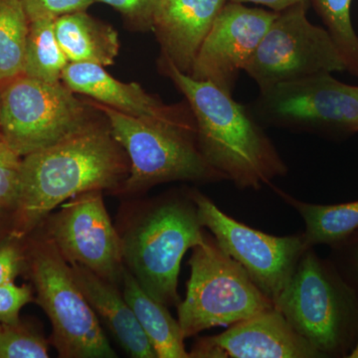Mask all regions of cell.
<instances>
[{"label": "cell", "mask_w": 358, "mask_h": 358, "mask_svg": "<svg viewBox=\"0 0 358 358\" xmlns=\"http://www.w3.org/2000/svg\"><path fill=\"white\" fill-rule=\"evenodd\" d=\"M129 173L128 155L108 122L98 120L21 160L11 235L34 232L59 205L92 190H119Z\"/></svg>", "instance_id": "6da1fadb"}, {"label": "cell", "mask_w": 358, "mask_h": 358, "mask_svg": "<svg viewBox=\"0 0 358 358\" xmlns=\"http://www.w3.org/2000/svg\"><path fill=\"white\" fill-rule=\"evenodd\" d=\"M162 73L185 96L200 152L224 179L259 189L288 171L277 148L243 105L209 82L199 81L159 61Z\"/></svg>", "instance_id": "7a4b0ae2"}, {"label": "cell", "mask_w": 358, "mask_h": 358, "mask_svg": "<svg viewBox=\"0 0 358 358\" xmlns=\"http://www.w3.org/2000/svg\"><path fill=\"white\" fill-rule=\"evenodd\" d=\"M95 106L128 155L129 173L121 188L124 194H136L171 181L224 179L200 152L190 109L169 119H143L102 103Z\"/></svg>", "instance_id": "3957f363"}, {"label": "cell", "mask_w": 358, "mask_h": 358, "mask_svg": "<svg viewBox=\"0 0 358 358\" xmlns=\"http://www.w3.org/2000/svg\"><path fill=\"white\" fill-rule=\"evenodd\" d=\"M275 308L324 357H348L358 341V296L333 264L308 249Z\"/></svg>", "instance_id": "277c9868"}, {"label": "cell", "mask_w": 358, "mask_h": 358, "mask_svg": "<svg viewBox=\"0 0 358 358\" xmlns=\"http://www.w3.org/2000/svg\"><path fill=\"white\" fill-rule=\"evenodd\" d=\"M203 226L189 199L159 200L136 216L121 235L127 268L155 300L178 306L180 263L186 252L202 243Z\"/></svg>", "instance_id": "5b68a950"}, {"label": "cell", "mask_w": 358, "mask_h": 358, "mask_svg": "<svg viewBox=\"0 0 358 358\" xmlns=\"http://www.w3.org/2000/svg\"><path fill=\"white\" fill-rule=\"evenodd\" d=\"M26 270L34 301L52 326L51 343L63 358H114L100 320L78 287L70 264L39 230L25 237Z\"/></svg>", "instance_id": "8992f818"}, {"label": "cell", "mask_w": 358, "mask_h": 358, "mask_svg": "<svg viewBox=\"0 0 358 358\" xmlns=\"http://www.w3.org/2000/svg\"><path fill=\"white\" fill-rule=\"evenodd\" d=\"M185 301L178 303V322L185 338L205 329L232 326L275 307L246 270L205 236L193 247Z\"/></svg>", "instance_id": "52a82bcc"}, {"label": "cell", "mask_w": 358, "mask_h": 358, "mask_svg": "<svg viewBox=\"0 0 358 358\" xmlns=\"http://www.w3.org/2000/svg\"><path fill=\"white\" fill-rule=\"evenodd\" d=\"M96 121L62 81L20 74L0 83V133L21 157L64 140Z\"/></svg>", "instance_id": "ba28073f"}, {"label": "cell", "mask_w": 358, "mask_h": 358, "mask_svg": "<svg viewBox=\"0 0 358 358\" xmlns=\"http://www.w3.org/2000/svg\"><path fill=\"white\" fill-rule=\"evenodd\" d=\"M306 6L279 11L245 68L260 90L303 78L345 71L324 27L308 20Z\"/></svg>", "instance_id": "9c48e42d"}, {"label": "cell", "mask_w": 358, "mask_h": 358, "mask_svg": "<svg viewBox=\"0 0 358 358\" xmlns=\"http://www.w3.org/2000/svg\"><path fill=\"white\" fill-rule=\"evenodd\" d=\"M256 109L275 126L334 136L358 134V86L339 81L333 73L260 90Z\"/></svg>", "instance_id": "30bf717a"}, {"label": "cell", "mask_w": 358, "mask_h": 358, "mask_svg": "<svg viewBox=\"0 0 358 358\" xmlns=\"http://www.w3.org/2000/svg\"><path fill=\"white\" fill-rule=\"evenodd\" d=\"M190 197L201 225L210 230L218 246L246 270L275 305L308 250L303 235L267 234L230 217L197 190L190 192Z\"/></svg>", "instance_id": "8fae6325"}, {"label": "cell", "mask_w": 358, "mask_h": 358, "mask_svg": "<svg viewBox=\"0 0 358 358\" xmlns=\"http://www.w3.org/2000/svg\"><path fill=\"white\" fill-rule=\"evenodd\" d=\"M49 214L36 230L49 238L70 265L89 268L115 286L122 284V238L110 220L102 190L81 193Z\"/></svg>", "instance_id": "7c38bea8"}, {"label": "cell", "mask_w": 358, "mask_h": 358, "mask_svg": "<svg viewBox=\"0 0 358 358\" xmlns=\"http://www.w3.org/2000/svg\"><path fill=\"white\" fill-rule=\"evenodd\" d=\"M277 13L228 1L200 47L189 76L232 94Z\"/></svg>", "instance_id": "4fadbf2b"}, {"label": "cell", "mask_w": 358, "mask_h": 358, "mask_svg": "<svg viewBox=\"0 0 358 358\" xmlns=\"http://www.w3.org/2000/svg\"><path fill=\"white\" fill-rule=\"evenodd\" d=\"M190 357L195 358H317L324 357L294 331L274 307L232 324L228 331L200 338Z\"/></svg>", "instance_id": "5bb4252c"}, {"label": "cell", "mask_w": 358, "mask_h": 358, "mask_svg": "<svg viewBox=\"0 0 358 358\" xmlns=\"http://www.w3.org/2000/svg\"><path fill=\"white\" fill-rule=\"evenodd\" d=\"M228 0H159L152 31L160 49V61L189 74L200 47Z\"/></svg>", "instance_id": "9a60e30c"}, {"label": "cell", "mask_w": 358, "mask_h": 358, "mask_svg": "<svg viewBox=\"0 0 358 358\" xmlns=\"http://www.w3.org/2000/svg\"><path fill=\"white\" fill-rule=\"evenodd\" d=\"M63 82L75 94L93 99L124 114L143 119H169L185 108L166 106L150 95L138 83L115 79L103 66L91 63H69L62 74Z\"/></svg>", "instance_id": "2e32d148"}, {"label": "cell", "mask_w": 358, "mask_h": 358, "mask_svg": "<svg viewBox=\"0 0 358 358\" xmlns=\"http://www.w3.org/2000/svg\"><path fill=\"white\" fill-rule=\"evenodd\" d=\"M73 277L99 320L124 352L134 358H157L131 306L112 284L84 266L70 265Z\"/></svg>", "instance_id": "e0dca14e"}, {"label": "cell", "mask_w": 358, "mask_h": 358, "mask_svg": "<svg viewBox=\"0 0 358 358\" xmlns=\"http://www.w3.org/2000/svg\"><path fill=\"white\" fill-rule=\"evenodd\" d=\"M55 32L69 63H91L107 67L114 64L119 54L117 32L87 11L57 18Z\"/></svg>", "instance_id": "ac0fdd59"}, {"label": "cell", "mask_w": 358, "mask_h": 358, "mask_svg": "<svg viewBox=\"0 0 358 358\" xmlns=\"http://www.w3.org/2000/svg\"><path fill=\"white\" fill-rule=\"evenodd\" d=\"M122 294L131 306L157 358H189L178 320L167 307L141 286L128 268L122 275Z\"/></svg>", "instance_id": "d6986e66"}, {"label": "cell", "mask_w": 358, "mask_h": 358, "mask_svg": "<svg viewBox=\"0 0 358 358\" xmlns=\"http://www.w3.org/2000/svg\"><path fill=\"white\" fill-rule=\"evenodd\" d=\"M306 224L303 236L308 249L315 245L336 246L358 232V200L341 204H313L284 194Z\"/></svg>", "instance_id": "ffe728a7"}, {"label": "cell", "mask_w": 358, "mask_h": 358, "mask_svg": "<svg viewBox=\"0 0 358 358\" xmlns=\"http://www.w3.org/2000/svg\"><path fill=\"white\" fill-rule=\"evenodd\" d=\"M68 64L69 60L56 36L55 20L31 21L22 74L40 81L56 83L62 79Z\"/></svg>", "instance_id": "44dd1931"}, {"label": "cell", "mask_w": 358, "mask_h": 358, "mask_svg": "<svg viewBox=\"0 0 358 358\" xmlns=\"http://www.w3.org/2000/svg\"><path fill=\"white\" fill-rule=\"evenodd\" d=\"M29 26L20 0H0V83L22 74Z\"/></svg>", "instance_id": "7402d4cb"}, {"label": "cell", "mask_w": 358, "mask_h": 358, "mask_svg": "<svg viewBox=\"0 0 358 358\" xmlns=\"http://www.w3.org/2000/svg\"><path fill=\"white\" fill-rule=\"evenodd\" d=\"M353 0H312L320 16L345 61V71L358 78V34L353 27Z\"/></svg>", "instance_id": "603a6c76"}, {"label": "cell", "mask_w": 358, "mask_h": 358, "mask_svg": "<svg viewBox=\"0 0 358 358\" xmlns=\"http://www.w3.org/2000/svg\"><path fill=\"white\" fill-rule=\"evenodd\" d=\"M49 343L29 322L0 324V358H47Z\"/></svg>", "instance_id": "cb8c5ba5"}, {"label": "cell", "mask_w": 358, "mask_h": 358, "mask_svg": "<svg viewBox=\"0 0 358 358\" xmlns=\"http://www.w3.org/2000/svg\"><path fill=\"white\" fill-rule=\"evenodd\" d=\"M22 157L7 145L0 134V208L13 211L17 203Z\"/></svg>", "instance_id": "d4e9b609"}, {"label": "cell", "mask_w": 358, "mask_h": 358, "mask_svg": "<svg viewBox=\"0 0 358 358\" xmlns=\"http://www.w3.org/2000/svg\"><path fill=\"white\" fill-rule=\"evenodd\" d=\"M115 9L127 24L136 31L152 30L155 9L159 0H95Z\"/></svg>", "instance_id": "484cf974"}, {"label": "cell", "mask_w": 358, "mask_h": 358, "mask_svg": "<svg viewBox=\"0 0 358 358\" xmlns=\"http://www.w3.org/2000/svg\"><path fill=\"white\" fill-rule=\"evenodd\" d=\"M28 20H56L67 14L87 11L95 0H20Z\"/></svg>", "instance_id": "4316f807"}, {"label": "cell", "mask_w": 358, "mask_h": 358, "mask_svg": "<svg viewBox=\"0 0 358 358\" xmlns=\"http://www.w3.org/2000/svg\"><path fill=\"white\" fill-rule=\"evenodd\" d=\"M25 270V238L10 235L0 242V286L15 282Z\"/></svg>", "instance_id": "83f0119b"}, {"label": "cell", "mask_w": 358, "mask_h": 358, "mask_svg": "<svg viewBox=\"0 0 358 358\" xmlns=\"http://www.w3.org/2000/svg\"><path fill=\"white\" fill-rule=\"evenodd\" d=\"M34 289L30 285L17 286L15 282L0 286V324L20 322V310L34 301Z\"/></svg>", "instance_id": "f1b7e54d"}, {"label": "cell", "mask_w": 358, "mask_h": 358, "mask_svg": "<svg viewBox=\"0 0 358 358\" xmlns=\"http://www.w3.org/2000/svg\"><path fill=\"white\" fill-rule=\"evenodd\" d=\"M334 248L341 253L343 262L341 268H334L358 296V232Z\"/></svg>", "instance_id": "f546056e"}, {"label": "cell", "mask_w": 358, "mask_h": 358, "mask_svg": "<svg viewBox=\"0 0 358 358\" xmlns=\"http://www.w3.org/2000/svg\"><path fill=\"white\" fill-rule=\"evenodd\" d=\"M238 3H254L267 7L270 10L279 13L294 6H306L310 7L312 0H228Z\"/></svg>", "instance_id": "4dcf8cb0"}, {"label": "cell", "mask_w": 358, "mask_h": 358, "mask_svg": "<svg viewBox=\"0 0 358 358\" xmlns=\"http://www.w3.org/2000/svg\"><path fill=\"white\" fill-rule=\"evenodd\" d=\"M13 231V211L0 208V242L10 236Z\"/></svg>", "instance_id": "1f68e13d"}, {"label": "cell", "mask_w": 358, "mask_h": 358, "mask_svg": "<svg viewBox=\"0 0 358 358\" xmlns=\"http://www.w3.org/2000/svg\"><path fill=\"white\" fill-rule=\"evenodd\" d=\"M348 357L358 358V341L357 345H355V348H353V350L352 352H350V355H348Z\"/></svg>", "instance_id": "d6a6232c"}, {"label": "cell", "mask_w": 358, "mask_h": 358, "mask_svg": "<svg viewBox=\"0 0 358 358\" xmlns=\"http://www.w3.org/2000/svg\"><path fill=\"white\" fill-rule=\"evenodd\" d=\"M0 134H1V133H0Z\"/></svg>", "instance_id": "836d02e7"}]
</instances>
